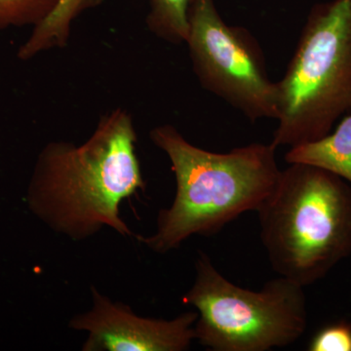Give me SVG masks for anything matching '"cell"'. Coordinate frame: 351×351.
<instances>
[{
  "label": "cell",
  "instance_id": "1",
  "mask_svg": "<svg viewBox=\"0 0 351 351\" xmlns=\"http://www.w3.org/2000/svg\"><path fill=\"white\" fill-rule=\"evenodd\" d=\"M137 141L131 113L117 108L101 117L82 145L48 143L38 154L27 184L29 211L73 241L90 239L104 228L134 237L119 207L145 189Z\"/></svg>",
  "mask_w": 351,
  "mask_h": 351
},
{
  "label": "cell",
  "instance_id": "2",
  "mask_svg": "<svg viewBox=\"0 0 351 351\" xmlns=\"http://www.w3.org/2000/svg\"><path fill=\"white\" fill-rule=\"evenodd\" d=\"M149 137L167 156L176 180L174 200L159 211L156 232L137 237L157 254L179 248L193 235L211 237L240 215L257 211L282 171L272 143L210 152L169 124L154 127Z\"/></svg>",
  "mask_w": 351,
  "mask_h": 351
},
{
  "label": "cell",
  "instance_id": "3",
  "mask_svg": "<svg viewBox=\"0 0 351 351\" xmlns=\"http://www.w3.org/2000/svg\"><path fill=\"white\" fill-rule=\"evenodd\" d=\"M272 269L302 287L351 255V186L308 164H289L257 210Z\"/></svg>",
  "mask_w": 351,
  "mask_h": 351
},
{
  "label": "cell",
  "instance_id": "4",
  "mask_svg": "<svg viewBox=\"0 0 351 351\" xmlns=\"http://www.w3.org/2000/svg\"><path fill=\"white\" fill-rule=\"evenodd\" d=\"M276 89L277 149L315 142L351 112V0L313 6Z\"/></svg>",
  "mask_w": 351,
  "mask_h": 351
},
{
  "label": "cell",
  "instance_id": "5",
  "mask_svg": "<svg viewBox=\"0 0 351 351\" xmlns=\"http://www.w3.org/2000/svg\"><path fill=\"white\" fill-rule=\"evenodd\" d=\"M304 287L279 276L260 291L230 282L200 252L182 302L197 309L195 341L212 351H267L299 341L307 327Z\"/></svg>",
  "mask_w": 351,
  "mask_h": 351
},
{
  "label": "cell",
  "instance_id": "6",
  "mask_svg": "<svg viewBox=\"0 0 351 351\" xmlns=\"http://www.w3.org/2000/svg\"><path fill=\"white\" fill-rule=\"evenodd\" d=\"M189 21L186 44L201 86L252 122L276 120V82L250 32L226 23L215 0H189Z\"/></svg>",
  "mask_w": 351,
  "mask_h": 351
},
{
  "label": "cell",
  "instance_id": "7",
  "mask_svg": "<svg viewBox=\"0 0 351 351\" xmlns=\"http://www.w3.org/2000/svg\"><path fill=\"white\" fill-rule=\"evenodd\" d=\"M91 308L69 323L71 329L88 332L83 351H184L195 341V311L172 320L143 317L95 286H91Z\"/></svg>",
  "mask_w": 351,
  "mask_h": 351
},
{
  "label": "cell",
  "instance_id": "8",
  "mask_svg": "<svg viewBox=\"0 0 351 351\" xmlns=\"http://www.w3.org/2000/svg\"><path fill=\"white\" fill-rule=\"evenodd\" d=\"M285 161L316 166L338 176L351 186V112L332 133L315 142L290 147Z\"/></svg>",
  "mask_w": 351,
  "mask_h": 351
},
{
  "label": "cell",
  "instance_id": "9",
  "mask_svg": "<svg viewBox=\"0 0 351 351\" xmlns=\"http://www.w3.org/2000/svg\"><path fill=\"white\" fill-rule=\"evenodd\" d=\"M101 2L103 0H60L52 12L32 27L31 36L18 50V59L29 61L46 51L66 47L73 22Z\"/></svg>",
  "mask_w": 351,
  "mask_h": 351
},
{
  "label": "cell",
  "instance_id": "10",
  "mask_svg": "<svg viewBox=\"0 0 351 351\" xmlns=\"http://www.w3.org/2000/svg\"><path fill=\"white\" fill-rule=\"evenodd\" d=\"M189 0H149L147 29L164 41L186 43L189 36Z\"/></svg>",
  "mask_w": 351,
  "mask_h": 351
},
{
  "label": "cell",
  "instance_id": "11",
  "mask_svg": "<svg viewBox=\"0 0 351 351\" xmlns=\"http://www.w3.org/2000/svg\"><path fill=\"white\" fill-rule=\"evenodd\" d=\"M60 0H0V31L10 27H36Z\"/></svg>",
  "mask_w": 351,
  "mask_h": 351
},
{
  "label": "cell",
  "instance_id": "12",
  "mask_svg": "<svg viewBox=\"0 0 351 351\" xmlns=\"http://www.w3.org/2000/svg\"><path fill=\"white\" fill-rule=\"evenodd\" d=\"M311 351H351V324L332 323L316 332L309 343Z\"/></svg>",
  "mask_w": 351,
  "mask_h": 351
}]
</instances>
